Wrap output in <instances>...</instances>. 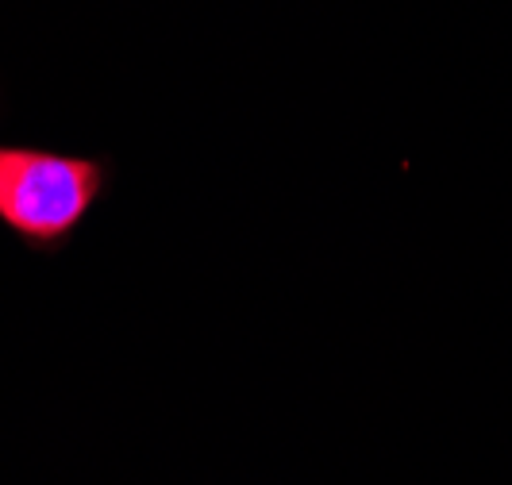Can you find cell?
Listing matches in <instances>:
<instances>
[{"label": "cell", "instance_id": "6da1fadb", "mask_svg": "<svg viewBox=\"0 0 512 485\" xmlns=\"http://www.w3.org/2000/svg\"><path fill=\"white\" fill-rule=\"evenodd\" d=\"M101 170L85 158L0 147V220L31 239H58L93 205Z\"/></svg>", "mask_w": 512, "mask_h": 485}]
</instances>
